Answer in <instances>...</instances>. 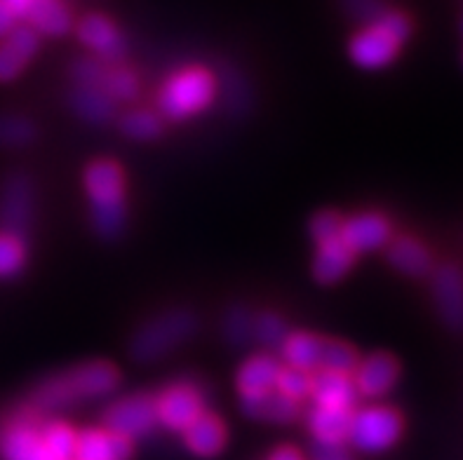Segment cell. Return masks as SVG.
I'll return each mask as SVG.
<instances>
[{
	"label": "cell",
	"mask_w": 463,
	"mask_h": 460,
	"mask_svg": "<svg viewBox=\"0 0 463 460\" xmlns=\"http://www.w3.org/2000/svg\"><path fill=\"white\" fill-rule=\"evenodd\" d=\"M257 336L266 345H282V341H285V324L276 314H261L257 320Z\"/></svg>",
	"instance_id": "cell-35"
},
{
	"label": "cell",
	"mask_w": 463,
	"mask_h": 460,
	"mask_svg": "<svg viewBox=\"0 0 463 460\" xmlns=\"http://www.w3.org/2000/svg\"><path fill=\"white\" fill-rule=\"evenodd\" d=\"M7 45L22 59H31L38 50V33L33 26H17L7 33Z\"/></svg>",
	"instance_id": "cell-33"
},
{
	"label": "cell",
	"mask_w": 463,
	"mask_h": 460,
	"mask_svg": "<svg viewBox=\"0 0 463 460\" xmlns=\"http://www.w3.org/2000/svg\"><path fill=\"white\" fill-rule=\"evenodd\" d=\"M226 432L219 418L207 414H200L198 418L186 427V444L188 449L195 451L198 455H214L222 451Z\"/></svg>",
	"instance_id": "cell-21"
},
{
	"label": "cell",
	"mask_w": 463,
	"mask_h": 460,
	"mask_svg": "<svg viewBox=\"0 0 463 460\" xmlns=\"http://www.w3.org/2000/svg\"><path fill=\"white\" fill-rule=\"evenodd\" d=\"M280 364L273 357H252L238 373V388L242 397L264 395L276 388V379L280 373Z\"/></svg>",
	"instance_id": "cell-17"
},
{
	"label": "cell",
	"mask_w": 463,
	"mask_h": 460,
	"mask_svg": "<svg viewBox=\"0 0 463 460\" xmlns=\"http://www.w3.org/2000/svg\"><path fill=\"white\" fill-rule=\"evenodd\" d=\"M123 132L132 139H151L160 132V120L151 111L129 113L123 120Z\"/></svg>",
	"instance_id": "cell-29"
},
{
	"label": "cell",
	"mask_w": 463,
	"mask_h": 460,
	"mask_svg": "<svg viewBox=\"0 0 463 460\" xmlns=\"http://www.w3.org/2000/svg\"><path fill=\"white\" fill-rule=\"evenodd\" d=\"M132 442L111 432L85 430L76 437L73 460H128Z\"/></svg>",
	"instance_id": "cell-11"
},
{
	"label": "cell",
	"mask_w": 463,
	"mask_h": 460,
	"mask_svg": "<svg viewBox=\"0 0 463 460\" xmlns=\"http://www.w3.org/2000/svg\"><path fill=\"white\" fill-rule=\"evenodd\" d=\"M320 367H325V371L351 373L353 369H358V355H355V350L351 345L336 343V341H325Z\"/></svg>",
	"instance_id": "cell-27"
},
{
	"label": "cell",
	"mask_w": 463,
	"mask_h": 460,
	"mask_svg": "<svg viewBox=\"0 0 463 460\" xmlns=\"http://www.w3.org/2000/svg\"><path fill=\"white\" fill-rule=\"evenodd\" d=\"M85 183L92 195L94 228L101 238H116L123 230V172L111 160H99L88 167Z\"/></svg>",
	"instance_id": "cell-2"
},
{
	"label": "cell",
	"mask_w": 463,
	"mask_h": 460,
	"mask_svg": "<svg viewBox=\"0 0 463 460\" xmlns=\"http://www.w3.org/2000/svg\"><path fill=\"white\" fill-rule=\"evenodd\" d=\"M242 408L247 416L261 420H278V423H288L299 416V404L294 399H288L282 395L264 392V395L242 397Z\"/></svg>",
	"instance_id": "cell-20"
},
{
	"label": "cell",
	"mask_w": 463,
	"mask_h": 460,
	"mask_svg": "<svg viewBox=\"0 0 463 460\" xmlns=\"http://www.w3.org/2000/svg\"><path fill=\"white\" fill-rule=\"evenodd\" d=\"M226 336L233 341V343H242L247 336V317L242 310H233L226 320Z\"/></svg>",
	"instance_id": "cell-38"
},
{
	"label": "cell",
	"mask_w": 463,
	"mask_h": 460,
	"mask_svg": "<svg viewBox=\"0 0 463 460\" xmlns=\"http://www.w3.org/2000/svg\"><path fill=\"white\" fill-rule=\"evenodd\" d=\"M346 7L355 17L370 23V26L386 12L379 0H346Z\"/></svg>",
	"instance_id": "cell-37"
},
{
	"label": "cell",
	"mask_w": 463,
	"mask_h": 460,
	"mask_svg": "<svg viewBox=\"0 0 463 460\" xmlns=\"http://www.w3.org/2000/svg\"><path fill=\"white\" fill-rule=\"evenodd\" d=\"M391 238V226L383 216L364 214L355 216L341 228V239L351 247L353 251H370L383 247Z\"/></svg>",
	"instance_id": "cell-12"
},
{
	"label": "cell",
	"mask_w": 463,
	"mask_h": 460,
	"mask_svg": "<svg viewBox=\"0 0 463 460\" xmlns=\"http://www.w3.org/2000/svg\"><path fill=\"white\" fill-rule=\"evenodd\" d=\"M14 14H12L10 7H5L3 3H0V35L10 33L12 29H14Z\"/></svg>",
	"instance_id": "cell-40"
},
{
	"label": "cell",
	"mask_w": 463,
	"mask_h": 460,
	"mask_svg": "<svg viewBox=\"0 0 463 460\" xmlns=\"http://www.w3.org/2000/svg\"><path fill=\"white\" fill-rule=\"evenodd\" d=\"M78 38L106 59H120L125 54V42L120 33L113 29L109 19L97 17V14L82 19L80 26H78Z\"/></svg>",
	"instance_id": "cell-13"
},
{
	"label": "cell",
	"mask_w": 463,
	"mask_h": 460,
	"mask_svg": "<svg viewBox=\"0 0 463 460\" xmlns=\"http://www.w3.org/2000/svg\"><path fill=\"white\" fill-rule=\"evenodd\" d=\"M3 455L5 460H52L43 446L41 435L29 426L12 427L3 439Z\"/></svg>",
	"instance_id": "cell-23"
},
{
	"label": "cell",
	"mask_w": 463,
	"mask_h": 460,
	"mask_svg": "<svg viewBox=\"0 0 463 460\" xmlns=\"http://www.w3.org/2000/svg\"><path fill=\"white\" fill-rule=\"evenodd\" d=\"M43 446L47 449L52 460H73V451H76V435L66 426H47L41 435Z\"/></svg>",
	"instance_id": "cell-25"
},
{
	"label": "cell",
	"mask_w": 463,
	"mask_h": 460,
	"mask_svg": "<svg viewBox=\"0 0 463 460\" xmlns=\"http://www.w3.org/2000/svg\"><path fill=\"white\" fill-rule=\"evenodd\" d=\"M341 228H344V221H341V216L335 214V211L317 214L311 221V233L320 245H325L329 239L341 238Z\"/></svg>",
	"instance_id": "cell-32"
},
{
	"label": "cell",
	"mask_w": 463,
	"mask_h": 460,
	"mask_svg": "<svg viewBox=\"0 0 463 460\" xmlns=\"http://www.w3.org/2000/svg\"><path fill=\"white\" fill-rule=\"evenodd\" d=\"M24 263V249L17 238L12 235H0V277L14 275Z\"/></svg>",
	"instance_id": "cell-31"
},
{
	"label": "cell",
	"mask_w": 463,
	"mask_h": 460,
	"mask_svg": "<svg viewBox=\"0 0 463 460\" xmlns=\"http://www.w3.org/2000/svg\"><path fill=\"white\" fill-rule=\"evenodd\" d=\"M73 106L82 117L88 120H106L111 116L113 106L111 101H106V97L101 92H97V88H82L73 94Z\"/></svg>",
	"instance_id": "cell-26"
},
{
	"label": "cell",
	"mask_w": 463,
	"mask_h": 460,
	"mask_svg": "<svg viewBox=\"0 0 463 460\" xmlns=\"http://www.w3.org/2000/svg\"><path fill=\"white\" fill-rule=\"evenodd\" d=\"M118 385V371L106 361H92L85 367L54 376L35 390L33 402L43 408H57L73 404L82 397H99Z\"/></svg>",
	"instance_id": "cell-1"
},
{
	"label": "cell",
	"mask_w": 463,
	"mask_h": 460,
	"mask_svg": "<svg viewBox=\"0 0 463 460\" xmlns=\"http://www.w3.org/2000/svg\"><path fill=\"white\" fill-rule=\"evenodd\" d=\"M270 460H301V455H299V451H294V449H289V446H285V449H278Z\"/></svg>",
	"instance_id": "cell-42"
},
{
	"label": "cell",
	"mask_w": 463,
	"mask_h": 460,
	"mask_svg": "<svg viewBox=\"0 0 463 460\" xmlns=\"http://www.w3.org/2000/svg\"><path fill=\"white\" fill-rule=\"evenodd\" d=\"M195 320L194 313L188 310H175V313H165L163 317L153 320L151 324L144 326L135 336L132 343V357L139 361H153L167 355L175 345L186 341L191 333L195 332Z\"/></svg>",
	"instance_id": "cell-3"
},
{
	"label": "cell",
	"mask_w": 463,
	"mask_h": 460,
	"mask_svg": "<svg viewBox=\"0 0 463 460\" xmlns=\"http://www.w3.org/2000/svg\"><path fill=\"white\" fill-rule=\"evenodd\" d=\"M31 219V186L24 176H14L5 188V200H3V223L7 228V235L17 238V233L26 230Z\"/></svg>",
	"instance_id": "cell-14"
},
{
	"label": "cell",
	"mask_w": 463,
	"mask_h": 460,
	"mask_svg": "<svg viewBox=\"0 0 463 460\" xmlns=\"http://www.w3.org/2000/svg\"><path fill=\"white\" fill-rule=\"evenodd\" d=\"M311 395L316 397L317 407L351 408L355 402V385L346 373L323 371L311 380Z\"/></svg>",
	"instance_id": "cell-16"
},
{
	"label": "cell",
	"mask_w": 463,
	"mask_h": 460,
	"mask_svg": "<svg viewBox=\"0 0 463 460\" xmlns=\"http://www.w3.org/2000/svg\"><path fill=\"white\" fill-rule=\"evenodd\" d=\"M388 261L393 263L400 273L410 275V277H421L433 266L429 249L411 238L395 239L393 245L388 247Z\"/></svg>",
	"instance_id": "cell-19"
},
{
	"label": "cell",
	"mask_w": 463,
	"mask_h": 460,
	"mask_svg": "<svg viewBox=\"0 0 463 460\" xmlns=\"http://www.w3.org/2000/svg\"><path fill=\"white\" fill-rule=\"evenodd\" d=\"M433 296L440 317L452 329H463V273L457 266H442L433 277Z\"/></svg>",
	"instance_id": "cell-8"
},
{
	"label": "cell",
	"mask_w": 463,
	"mask_h": 460,
	"mask_svg": "<svg viewBox=\"0 0 463 460\" xmlns=\"http://www.w3.org/2000/svg\"><path fill=\"white\" fill-rule=\"evenodd\" d=\"M400 367L395 357L386 355V352H376V355L367 357L358 367L355 373V390H360L367 397H382L386 395L393 383L398 380Z\"/></svg>",
	"instance_id": "cell-9"
},
{
	"label": "cell",
	"mask_w": 463,
	"mask_h": 460,
	"mask_svg": "<svg viewBox=\"0 0 463 460\" xmlns=\"http://www.w3.org/2000/svg\"><path fill=\"white\" fill-rule=\"evenodd\" d=\"M26 19L33 23L35 31L47 35H61L71 29V12L57 0H33L26 12Z\"/></svg>",
	"instance_id": "cell-24"
},
{
	"label": "cell",
	"mask_w": 463,
	"mask_h": 460,
	"mask_svg": "<svg viewBox=\"0 0 463 460\" xmlns=\"http://www.w3.org/2000/svg\"><path fill=\"white\" fill-rule=\"evenodd\" d=\"M24 64H26V59L19 57L7 42L0 45V80H12L24 69Z\"/></svg>",
	"instance_id": "cell-36"
},
{
	"label": "cell",
	"mask_w": 463,
	"mask_h": 460,
	"mask_svg": "<svg viewBox=\"0 0 463 460\" xmlns=\"http://www.w3.org/2000/svg\"><path fill=\"white\" fill-rule=\"evenodd\" d=\"M325 341L323 338L313 336V333H294V336L282 341V355L292 369L299 371H311V369L320 367L323 361Z\"/></svg>",
	"instance_id": "cell-18"
},
{
	"label": "cell",
	"mask_w": 463,
	"mask_h": 460,
	"mask_svg": "<svg viewBox=\"0 0 463 460\" xmlns=\"http://www.w3.org/2000/svg\"><path fill=\"white\" fill-rule=\"evenodd\" d=\"M316 460H351L346 451L341 449V444L317 442L316 444Z\"/></svg>",
	"instance_id": "cell-39"
},
{
	"label": "cell",
	"mask_w": 463,
	"mask_h": 460,
	"mask_svg": "<svg viewBox=\"0 0 463 460\" xmlns=\"http://www.w3.org/2000/svg\"><path fill=\"white\" fill-rule=\"evenodd\" d=\"M158 414H156V402L146 395L128 397V399H120V402L113 404L104 416L106 430L111 435L125 439H135L151 432V427L156 426Z\"/></svg>",
	"instance_id": "cell-6"
},
{
	"label": "cell",
	"mask_w": 463,
	"mask_h": 460,
	"mask_svg": "<svg viewBox=\"0 0 463 460\" xmlns=\"http://www.w3.org/2000/svg\"><path fill=\"white\" fill-rule=\"evenodd\" d=\"M156 414L165 427L170 430H186L200 414H203V402L200 395L188 388V385H175L165 390L156 402Z\"/></svg>",
	"instance_id": "cell-7"
},
{
	"label": "cell",
	"mask_w": 463,
	"mask_h": 460,
	"mask_svg": "<svg viewBox=\"0 0 463 460\" xmlns=\"http://www.w3.org/2000/svg\"><path fill=\"white\" fill-rule=\"evenodd\" d=\"M276 388L280 390L282 397H288V399H294V402H297V399H301V397L311 392V379H308V373L306 371L285 367L278 373Z\"/></svg>",
	"instance_id": "cell-28"
},
{
	"label": "cell",
	"mask_w": 463,
	"mask_h": 460,
	"mask_svg": "<svg viewBox=\"0 0 463 460\" xmlns=\"http://www.w3.org/2000/svg\"><path fill=\"white\" fill-rule=\"evenodd\" d=\"M353 257H355V251H353L341 238L329 239V242L320 245L316 263H313V275H316V280L325 282V285L341 280L353 266Z\"/></svg>",
	"instance_id": "cell-15"
},
{
	"label": "cell",
	"mask_w": 463,
	"mask_h": 460,
	"mask_svg": "<svg viewBox=\"0 0 463 460\" xmlns=\"http://www.w3.org/2000/svg\"><path fill=\"white\" fill-rule=\"evenodd\" d=\"M31 139H33V127L26 120H19V117L0 120V141L3 144H26Z\"/></svg>",
	"instance_id": "cell-34"
},
{
	"label": "cell",
	"mask_w": 463,
	"mask_h": 460,
	"mask_svg": "<svg viewBox=\"0 0 463 460\" xmlns=\"http://www.w3.org/2000/svg\"><path fill=\"white\" fill-rule=\"evenodd\" d=\"M400 42H395L388 33H383L379 26H370L367 31L358 33L351 42V57L355 64L364 69H379L386 66L391 59L398 54Z\"/></svg>",
	"instance_id": "cell-10"
},
{
	"label": "cell",
	"mask_w": 463,
	"mask_h": 460,
	"mask_svg": "<svg viewBox=\"0 0 463 460\" xmlns=\"http://www.w3.org/2000/svg\"><path fill=\"white\" fill-rule=\"evenodd\" d=\"M351 416V408L317 407L311 414V430L317 442L341 444V439H346L348 435Z\"/></svg>",
	"instance_id": "cell-22"
},
{
	"label": "cell",
	"mask_w": 463,
	"mask_h": 460,
	"mask_svg": "<svg viewBox=\"0 0 463 460\" xmlns=\"http://www.w3.org/2000/svg\"><path fill=\"white\" fill-rule=\"evenodd\" d=\"M400 430L402 420L393 408L372 407L351 416L346 437L363 451H383L400 437Z\"/></svg>",
	"instance_id": "cell-5"
},
{
	"label": "cell",
	"mask_w": 463,
	"mask_h": 460,
	"mask_svg": "<svg viewBox=\"0 0 463 460\" xmlns=\"http://www.w3.org/2000/svg\"><path fill=\"white\" fill-rule=\"evenodd\" d=\"M99 88L104 89L106 94L118 97V99H129V97H135L137 82L135 78H132V73H128L125 69H116L104 70V78H101Z\"/></svg>",
	"instance_id": "cell-30"
},
{
	"label": "cell",
	"mask_w": 463,
	"mask_h": 460,
	"mask_svg": "<svg viewBox=\"0 0 463 460\" xmlns=\"http://www.w3.org/2000/svg\"><path fill=\"white\" fill-rule=\"evenodd\" d=\"M0 3L5 7H10L14 17H26V12H29L33 0H0Z\"/></svg>",
	"instance_id": "cell-41"
},
{
	"label": "cell",
	"mask_w": 463,
	"mask_h": 460,
	"mask_svg": "<svg viewBox=\"0 0 463 460\" xmlns=\"http://www.w3.org/2000/svg\"><path fill=\"white\" fill-rule=\"evenodd\" d=\"M212 80L205 70L191 69L172 78L160 92V108L167 117H186L210 104Z\"/></svg>",
	"instance_id": "cell-4"
}]
</instances>
